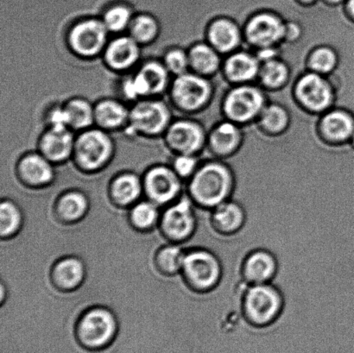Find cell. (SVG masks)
<instances>
[{
    "label": "cell",
    "instance_id": "cell-1",
    "mask_svg": "<svg viewBox=\"0 0 354 353\" xmlns=\"http://www.w3.org/2000/svg\"><path fill=\"white\" fill-rule=\"evenodd\" d=\"M197 171L189 180L191 200L198 206L214 209L235 192L234 172L217 158L201 159Z\"/></svg>",
    "mask_w": 354,
    "mask_h": 353
},
{
    "label": "cell",
    "instance_id": "cell-2",
    "mask_svg": "<svg viewBox=\"0 0 354 353\" xmlns=\"http://www.w3.org/2000/svg\"><path fill=\"white\" fill-rule=\"evenodd\" d=\"M172 79L160 58H147L133 72L120 76L118 93L129 105L141 99L164 98Z\"/></svg>",
    "mask_w": 354,
    "mask_h": 353
},
{
    "label": "cell",
    "instance_id": "cell-3",
    "mask_svg": "<svg viewBox=\"0 0 354 353\" xmlns=\"http://www.w3.org/2000/svg\"><path fill=\"white\" fill-rule=\"evenodd\" d=\"M175 111L164 98L138 100L131 105L129 122L123 134L129 138L162 140L175 119Z\"/></svg>",
    "mask_w": 354,
    "mask_h": 353
},
{
    "label": "cell",
    "instance_id": "cell-4",
    "mask_svg": "<svg viewBox=\"0 0 354 353\" xmlns=\"http://www.w3.org/2000/svg\"><path fill=\"white\" fill-rule=\"evenodd\" d=\"M100 16H84L73 21L64 34V44L73 57L81 61L102 58L111 38Z\"/></svg>",
    "mask_w": 354,
    "mask_h": 353
},
{
    "label": "cell",
    "instance_id": "cell-5",
    "mask_svg": "<svg viewBox=\"0 0 354 353\" xmlns=\"http://www.w3.org/2000/svg\"><path fill=\"white\" fill-rule=\"evenodd\" d=\"M212 95L213 84L210 78L189 71L172 79L166 97L177 116L194 117L200 121L201 111L209 103Z\"/></svg>",
    "mask_w": 354,
    "mask_h": 353
},
{
    "label": "cell",
    "instance_id": "cell-6",
    "mask_svg": "<svg viewBox=\"0 0 354 353\" xmlns=\"http://www.w3.org/2000/svg\"><path fill=\"white\" fill-rule=\"evenodd\" d=\"M113 134L93 126L76 134L71 161L85 173H96L109 166L115 157Z\"/></svg>",
    "mask_w": 354,
    "mask_h": 353
},
{
    "label": "cell",
    "instance_id": "cell-7",
    "mask_svg": "<svg viewBox=\"0 0 354 353\" xmlns=\"http://www.w3.org/2000/svg\"><path fill=\"white\" fill-rule=\"evenodd\" d=\"M283 296L272 283L250 285L242 297V314L250 326L266 328L276 323L283 310Z\"/></svg>",
    "mask_w": 354,
    "mask_h": 353
},
{
    "label": "cell",
    "instance_id": "cell-8",
    "mask_svg": "<svg viewBox=\"0 0 354 353\" xmlns=\"http://www.w3.org/2000/svg\"><path fill=\"white\" fill-rule=\"evenodd\" d=\"M162 141L172 155L187 154L201 157L207 145V133L197 119L176 116Z\"/></svg>",
    "mask_w": 354,
    "mask_h": 353
},
{
    "label": "cell",
    "instance_id": "cell-9",
    "mask_svg": "<svg viewBox=\"0 0 354 353\" xmlns=\"http://www.w3.org/2000/svg\"><path fill=\"white\" fill-rule=\"evenodd\" d=\"M182 272L187 285L196 292H212L220 285L222 266L220 259L206 249H196L185 254Z\"/></svg>",
    "mask_w": 354,
    "mask_h": 353
},
{
    "label": "cell",
    "instance_id": "cell-10",
    "mask_svg": "<svg viewBox=\"0 0 354 353\" xmlns=\"http://www.w3.org/2000/svg\"><path fill=\"white\" fill-rule=\"evenodd\" d=\"M267 103L263 86L259 81L236 85L225 97V116L238 124L248 123L259 117Z\"/></svg>",
    "mask_w": 354,
    "mask_h": 353
},
{
    "label": "cell",
    "instance_id": "cell-11",
    "mask_svg": "<svg viewBox=\"0 0 354 353\" xmlns=\"http://www.w3.org/2000/svg\"><path fill=\"white\" fill-rule=\"evenodd\" d=\"M117 325L109 311L96 309L84 314L79 321L76 335L82 347L99 351L109 347L115 337Z\"/></svg>",
    "mask_w": 354,
    "mask_h": 353
},
{
    "label": "cell",
    "instance_id": "cell-12",
    "mask_svg": "<svg viewBox=\"0 0 354 353\" xmlns=\"http://www.w3.org/2000/svg\"><path fill=\"white\" fill-rule=\"evenodd\" d=\"M143 48L129 35H117L111 37L100 59L107 70L119 76L127 75L144 60Z\"/></svg>",
    "mask_w": 354,
    "mask_h": 353
},
{
    "label": "cell",
    "instance_id": "cell-13",
    "mask_svg": "<svg viewBox=\"0 0 354 353\" xmlns=\"http://www.w3.org/2000/svg\"><path fill=\"white\" fill-rule=\"evenodd\" d=\"M295 95L305 109L324 114L333 108L335 93L325 75L308 71L298 79Z\"/></svg>",
    "mask_w": 354,
    "mask_h": 353
},
{
    "label": "cell",
    "instance_id": "cell-14",
    "mask_svg": "<svg viewBox=\"0 0 354 353\" xmlns=\"http://www.w3.org/2000/svg\"><path fill=\"white\" fill-rule=\"evenodd\" d=\"M286 22L275 13L262 12L248 21L244 30L245 43L257 50L277 47L284 41Z\"/></svg>",
    "mask_w": 354,
    "mask_h": 353
},
{
    "label": "cell",
    "instance_id": "cell-15",
    "mask_svg": "<svg viewBox=\"0 0 354 353\" xmlns=\"http://www.w3.org/2000/svg\"><path fill=\"white\" fill-rule=\"evenodd\" d=\"M143 186L152 202L165 204L171 202L179 195L182 179L171 165L156 164L145 172Z\"/></svg>",
    "mask_w": 354,
    "mask_h": 353
},
{
    "label": "cell",
    "instance_id": "cell-16",
    "mask_svg": "<svg viewBox=\"0 0 354 353\" xmlns=\"http://www.w3.org/2000/svg\"><path fill=\"white\" fill-rule=\"evenodd\" d=\"M76 133L68 128L44 127L38 136L36 150L55 165L72 159Z\"/></svg>",
    "mask_w": 354,
    "mask_h": 353
},
{
    "label": "cell",
    "instance_id": "cell-17",
    "mask_svg": "<svg viewBox=\"0 0 354 353\" xmlns=\"http://www.w3.org/2000/svg\"><path fill=\"white\" fill-rule=\"evenodd\" d=\"M207 43L212 45L223 59L238 50L254 53V48L245 43L244 35L237 23L227 17L215 19L210 23L207 34Z\"/></svg>",
    "mask_w": 354,
    "mask_h": 353
},
{
    "label": "cell",
    "instance_id": "cell-18",
    "mask_svg": "<svg viewBox=\"0 0 354 353\" xmlns=\"http://www.w3.org/2000/svg\"><path fill=\"white\" fill-rule=\"evenodd\" d=\"M131 106L119 97H104L95 102V126L106 133H122L129 122Z\"/></svg>",
    "mask_w": 354,
    "mask_h": 353
},
{
    "label": "cell",
    "instance_id": "cell-19",
    "mask_svg": "<svg viewBox=\"0 0 354 353\" xmlns=\"http://www.w3.org/2000/svg\"><path fill=\"white\" fill-rule=\"evenodd\" d=\"M192 200L184 197L169 207L162 216V227L168 237L176 241L187 240L196 227Z\"/></svg>",
    "mask_w": 354,
    "mask_h": 353
},
{
    "label": "cell",
    "instance_id": "cell-20",
    "mask_svg": "<svg viewBox=\"0 0 354 353\" xmlns=\"http://www.w3.org/2000/svg\"><path fill=\"white\" fill-rule=\"evenodd\" d=\"M277 271V257L265 249L252 251L242 263V278L248 286L272 283Z\"/></svg>",
    "mask_w": 354,
    "mask_h": 353
},
{
    "label": "cell",
    "instance_id": "cell-21",
    "mask_svg": "<svg viewBox=\"0 0 354 353\" xmlns=\"http://www.w3.org/2000/svg\"><path fill=\"white\" fill-rule=\"evenodd\" d=\"M242 134L239 124L225 120L208 134L207 145L201 159L225 158L234 153L241 145Z\"/></svg>",
    "mask_w": 354,
    "mask_h": 353
},
{
    "label": "cell",
    "instance_id": "cell-22",
    "mask_svg": "<svg viewBox=\"0 0 354 353\" xmlns=\"http://www.w3.org/2000/svg\"><path fill=\"white\" fill-rule=\"evenodd\" d=\"M55 164L36 151H30L20 155L16 164V172L21 181L28 185L40 187L53 181Z\"/></svg>",
    "mask_w": 354,
    "mask_h": 353
},
{
    "label": "cell",
    "instance_id": "cell-23",
    "mask_svg": "<svg viewBox=\"0 0 354 353\" xmlns=\"http://www.w3.org/2000/svg\"><path fill=\"white\" fill-rule=\"evenodd\" d=\"M260 66L251 52L238 50L224 58L223 70L232 84H248L258 81Z\"/></svg>",
    "mask_w": 354,
    "mask_h": 353
},
{
    "label": "cell",
    "instance_id": "cell-24",
    "mask_svg": "<svg viewBox=\"0 0 354 353\" xmlns=\"http://www.w3.org/2000/svg\"><path fill=\"white\" fill-rule=\"evenodd\" d=\"M211 224L214 230L222 236H232L243 229L246 213L241 203L227 200L212 209Z\"/></svg>",
    "mask_w": 354,
    "mask_h": 353
},
{
    "label": "cell",
    "instance_id": "cell-25",
    "mask_svg": "<svg viewBox=\"0 0 354 353\" xmlns=\"http://www.w3.org/2000/svg\"><path fill=\"white\" fill-rule=\"evenodd\" d=\"M320 129L322 136L332 143L350 141L354 133V117L345 110H329L322 117Z\"/></svg>",
    "mask_w": 354,
    "mask_h": 353
},
{
    "label": "cell",
    "instance_id": "cell-26",
    "mask_svg": "<svg viewBox=\"0 0 354 353\" xmlns=\"http://www.w3.org/2000/svg\"><path fill=\"white\" fill-rule=\"evenodd\" d=\"M190 71L211 77L223 69L224 59L207 41L196 43L187 48Z\"/></svg>",
    "mask_w": 354,
    "mask_h": 353
},
{
    "label": "cell",
    "instance_id": "cell-27",
    "mask_svg": "<svg viewBox=\"0 0 354 353\" xmlns=\"http://www.w3.org/2000/svg\"><path fill=\"white\" fill-rule=\"evenodd\" d=\"M136 12L131 2L127 0H113L104 7L100 17L113 37L127 33Z\"/></svg>",
    "mask_w": 354,
    "mask_h": 353
},
{
    "label": "cell",
    "instance_id": "cell-28",
    "mask_svg": "<svg viewBox=\"0 0 354 353\" xmlns=\"http://www.w3.org/2000/svg\"><path fill=\"white\" fill-rule=\"evenodd\" d=\"M64 103L71 130L77 134L95 126V102L82 96H73Z\"/></svg>",
    "mask_w": 354,
    "mask_h": 353
},
{
    "label": "cell",
    "instance_id": "cell-29",
    "mask_svg": "<svg viewBox=\"0 0 354 353\" xmlns=\"http://www.w3.org/2000/svg\"><path fill=\"white\" fill-rule=\"evenodd\" d=\"M161 33L162 24L157 16L149 12H137L127 34L145 48L154 44Z\"/></svg>",
    "mask_w": 354,
    "mask_h": 353
},
{
    "label": "cell",
    "instance_id": "cell-30",
    "mask_svg": "<svg viewBox=\"0 0 354 353\" xmlns=\"http://www.w3.org/2000/svg\"><path fill=\"white\" fill-rule=\"evenodd\" d=\"M143 189V180L133 172L120 173L111 183L113 198L122 205H128L135 202Z\"/></svg>",
    "mask_w": 354,
    "mask_h": 353
},
{
    "label": "cell",
    "instance_id": "cell-31",
    "mask_svg": "<svg viewBox=\"0 0 354 353\" xmlns=\"http://www.w3.org/2000/svg\"><path fill=\"white\" fill-rule=\"evenodd\" d=\"M257 120L262 129L270 134H280L287 129L290 115L279 104L268 102L260 113Z\"/></svg>",
    "mask_w": 354,
    "mask_h": 353
},
{
    "label": "cell",
    "instance_id": "cell-32",
    "mask_svg": "<svg viewBox=\"0 0 354 353\" xmlns=\"http://www.w3.org/2000/svg\"><path fill=\"white\" fill-rule=\"evenodd\" d=\"M289 76L288 65L281 59L276 58L261 64L258 81L266 88L279 89L286 84Z\"/></svg>",
    "mask_w": 354,
    "mask_h": 353
},
{
    "label": "cell",
    "instance_id": "cell-33",
    "mask_svg": "<svg viewBox=\"0 0 354 353\" xmlns=\"http://www.w3.org/2000/svg\"><path fill=\"white\" fill-rule=\"evenodd\" d=\"M54 278L57 285L62 288H75L84 278L82 263L75 258L64 259L55 266Z\"/></svg>",
    "mask_w": 354,
    "mask_h": 353
},
{
    "label": "cell",
    "instance_id": "cell-34",
    "mask_svg": "<svg viewBox=\"0 0 354 353\" xmlns=\"http://www.w3.org/2000/svg\"><path fill=\"white\" fill-rule=\"evenodd\" d=\"M160 59L173 78L190 71L189 54L183 45L175 44L166 48Z\"/></svg>",
    "mask_w": 354,
    "mask_h": 353
},
{
    "label": "cell",
    "instance_id": "cell-35",
    "mask_svg": "<svg viewBox=\"0 0 354 353\" xmlns=\"http://www.w3.org/2000/svg\"><path fill=\"white\" fill-rule=\"evenodd\" d=\"M88 209V200L80 192H69L65 193L59 200L57 210L65 220L75 221L84 216Z\"/></svg>",
    "mask_w": 354,
    "mask_h": 353
},
{
    "label": "cell",
    "instance_id": "cell-36",
    "mask_svg": "<svg viewBox=\"0 0 354 353\" xmlns=\"http://www.w3.org/2000/svg\"><path fill=\"white\" fill-rule=\"evenodd\" d=\"M338 64V55L335 50L328 46L315 48L308 58L310 71L328 75L335 70Z\"/></svg>",
    "mask_w": 354,
    "mask_h": 353
},
{
    "label": "cell",
    "instance_id": "cell-37",
    "mask_svg": "<svg viewBox=\"0 0 354 353\" xmlns=\"http://www.w3.org/2000/svg\"><path fill=\"white\" fill-rule=\"evenodd\" d=\"M185 257L182 249L176 245H169L161 249L157 256L159 268L169 274H175L182 271V267Z\"/></svg>",
    "mask_w": 354,
    "mask_h": 353
},
{
    "label": "cell",
    "instance_id": "cell-38",
    "mask_svg": "<svg viewBox=\"0 0 354 353\" xmlns=\"http://www.w3.org/2000/svg\"><path fill=\"white\" fill-rule=\"evenodd\" d=\"M0 233L8 237L16 233L21 226V213L15 204L5 200L0 207Z\"/></svg>",
    "mask_w": 354,
    "mask_h": 353
},
{
    "label": "cell",
    "instance_id": "cell-39",
    "mask_svg": "<svg viewBox=\"0 0 354 353\" xmlns=\"http://www.w3.org/2000/svg\"><path fill=\"white\" fill-rule=\"evenodd\" d=\"M131 216L135 226L140 229H147L156 222L158 213L153 203L144 202L134 207Z\"/></svg>",
    "mask_w": 354,
    "mask_h": 353
},
{
    "label": "cell",
    "instance_id": "cell-40",
    "mask_svg": "<svg viewBox=\"0 0 354 353\" xmlns=\"http://www.w3.org/2000/svg\"><path fill=\"white\" fill-rule=\"evenodd\" d=\"M199 155L178 154L172 155L171 167L182 180L190 179L201 164Z\"/></svg>",
    "mask_w": 354,
    "mask_h": 353
},
{
    "label": "cell",
    "instance_id": "cell-41",
    "mask_svg": "<svg viewBox=\"0 0 354 353\" xmlns=\"http://www.w3.org/2000/svg\"><path fill=\"white\" fill-rule=\"evenodd\" d=\"M45 127L68 128V120L64 103H55L44 114Z\"/></svg>",
    "mask_w": 354,
    "mask_h": 353
},
{
    "label": "cell",
    "instance_id": "cell-42",
    "mask_svg": "<svg viewBox=\"0 0 354 353\" xmlns=\"http://www.w3.org/2000/svg\"><path fill=\"white\" fill-rule=\"evenodd\" d=\"M301 36H303V30L299 24L295 22H286L283 44L287 45L296 44L301 39Z\"/></svg>",
    "mask_w": 354,
    "mask_h": 353
},
{
    "label": "cell",
    "instance_id": "cell-43",
    "mask_svg": "<svg viewBox=\"0 0 354 353\" xmlns=\"http://www.w3.org/2000/svg\"><path fill=\"white\" fill-rule=\"evenodd\" d=\"M257 59L259 61L260 64L263 62L273 60V59L279 57V47H266L260 48L255 50L254 53Z\"/></svg>",
    "mask_w": 354,
    "mask_h": 353
},
{
    "label": "cell",
    "instance_id": "cell-44",
    "mask_svg": "<svg viewBox=\"0 0 354 353\" xmlns=\"http://www.w3.org/2000/svg\"><path fill=\"white\" fill-rule=\"evenodd\" d=\"M346 7L349 15L354 19V0H346Z\"/></svg>",
    "mask_w": 354,
    "mask_h": 353
},
{
    "label": "cell",
    "instance_id": "cell-45",
    "mask_svg": "<svg viewBox=\"0 0 354 353\" xmlns=\"http://www.w3.org/2000/svg\"><path fill=\"white\" fill-rule=\"evenodd\" d=\"M326 1L332 5H339V3H345L346 0H326Z\"/></svg>",
    "mask_w": 354,
    "mask_h": 353
},
{
    "label": "cell",
    "instance_id": "cell-46",
    "mask_svg": "<svg viewBox=\"0 0 354 353\" xmlns=\"http://www.w3.org/2000/svg\"><path fill=\"white\" fill-rule=\"evenodd\" d=\"M301 3H306V5H310V3H314L317 2V0H300Z\"/></svg>",
    "mask_w": 354,
    "mask_h": 353
},
{
    "label": "cell",
    "instance_id": "cell-47",
    "mask_svg": "<svg viewBox=\"0 0 354 353\" xmlns=\"http://www.w3.org/2000/svg\"><path fill=\"white\" fill-rule=\"evenodd\" d=\"M351 142H352L353 144L354 145V133H353V137L351 138Z\"/></svg>",
    "mask_w": 354,
    "mask_h": 353
}]
</instances>
